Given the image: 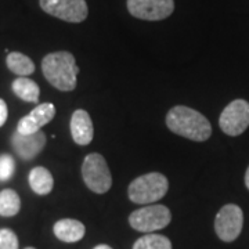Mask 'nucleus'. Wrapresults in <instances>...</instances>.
<instances>
[{"label": "nucleus", "instance_id": "18", "mask_svg": "<svg viewBox=\"0 0 249 249\" xmlns=\"http://www.w3.org/2000/svg\"><path fill=\"white\" fill-rule=\"evenodd\" d=\"M133 249H172V242L160 234H145L134 242Z\"/></svg>", "mask_w": 249, "mask_h": 249}, {"label": "nucleus", "instance_id": "3", "mask_svg": "<svg viewBox=\"0 0 249 249\" xmlns=\"http://www.w3.org/2000/svg\"><path fill=\"white\" fill-rule=\"evenodd\" d=\"M169 181L165 175L152 172L134 178L129 184L127 194L129 199L139 205H150L162 199L166 196Z\"/></svg>", "mask_w": 249, "mask_h": 249}, {"label": "nucleus", "instance_id": "2", "mask_svg": "<svg viewBox=\"0 0 249 249\" xmlns=\"http://www.w3.org/2000/svg\"><path fill=\"white\" fill-rule=\"evenodd\" d=\"M42 72L46 80L60 91H72L76 88L79 68L70 52L47 54L42 60Z\"/></svg>", "mask_w": 249, "mask_h": 249}, {"label": "nucleus", "instance_id": "1", "mask_svg": "<svg viewBox=\"0 0 249 249\" xmlns=\"http://www.w3.org/2000/svg\"><path fill=\"white\" fill-rule=\"evenodd\" d=\"M166 126L172 133L186 137L193 142H206L212 136V126L196 109L176 106L166 115Z\"/></svg>", "mask_w": 249, "mask_h": 249}, {"label": "nucleus", "instance_id": "6", "mask_svg": "<svg viewBox=\"0 0 249 249\" xmlns=\"http://www.w3.org/2000/svg\"><path fill=\"white\" fill-rule=\"evenodd\" d=\"M39 4L49 16L65 22L79 24L89 16V7L85 0H39Z\"/></svg>", "mask_w": 249, "mask_h": 249}, {"label": "nucleus", "instance_id": "21", "mask_svg": "<svg viewBox=\"0 0 249 249\" xmlns=\"http://www.w3.org/2000/svg\"><path fill=\"white\" fill-rule=\"evenodd\" d=\"M9 116V109H7V104L4 103V100L0 98V127L6 124Z\"/></svg>", "mask_w": 249, "mask_h": 249}, {"label": "nucleus", "instance_id": "11", "mask_svg": "<svg viewBox=\"0 0 249 249\" xmlns=\"http://www.w3.org/2000/svg\"><path fill=\"white\" fill-rule=\"evenodd\" d=\"M55 107L52 103H43L36 106L27 116L21 118L17 124V132L21 134H32L39 132L45 124L53 121Z\"/></svg>", "mask_w": 249, "mask_h": 249}, {"label": "nucleus", "instance_id": "14", "mask_svg": "<svg viewBox=\"0 0 249 249\" xmlns=\"http://www.w3.org/2000/svg\"><path fill=\"white\" fill-rule=\"evenodd\" d=\"M29 186L37 196H47L54 187V178L52 173L43 166H36L29 172Z\"/></svg>", "mask_w": 249, "mask_h": 249}, {"label": "nucleus", "instance_id": "15", "mask_svg": "<svg viewBox=\"0 0 249 249\" xmlns=\"http://www.w3.org/2000/svg\"><path fill=\"white\" fill-rule=\"evenodd\" d=\"M11 89L18 98H21L27 103L36 104L39 101L40 89H39L37 83L32 79H29V78H25V76L17 78L11 83Z\"/></svg>", "mask_w": 249, "mask_h": 249}, {"label": "nucleus", "instance_id": "7", "mask_svg": "<svg viewBox=\"0 0 249 249\" xmlns=\"http://www.w3.org/2000/svg\"><path fill=\"white\" fill-rule=\"evenodd\" d=\"M244 226V213L238 205H224L216 214L214 231L224 242H232L238 238Z\"/></svg>", "mask_w": 249, "mask_h": 249}, {"label": "nucleus", "instance_id": "20", "mask_svg": "<svg viewBox=\"0 0 249 249\" xmlns=\"http://www.w3.org/2000/svg\"><path fill=\"white\" fill-rule=\"evenodd\" d=\"M0 249H18V237L10 229H0Z\"/></svg>", "mask_w": 249, "mask_h": 249}, {"label": "nucleus", "instance_id": "22", "mask_svg": "<svg viewBox=\"0 0 249 249\" xmlns=\"http://www.w3.org/2000/svg\"><path fill=\"white\" fill-rule=\"evenodd\" d=\"M245 186L249 190V166L248 169H247V173H245Z\"/></svg>", "mask_w": 249, "mask_h": 249}, {"label": "nucleus", "instance_id": "4", "mask_svg": "<svg viewBox=\"0 0 249 249\" xmlns=\"http://www.w3.org/2000/svg\"><path fill=\"white\" fill-rule=\"evenodd\" d=\"M82 178L88 188L96 194H106L112 186V176L107 160L98 152H91L83 160Z\"/></svg>", "mask_w": 249, "mask_h": 249}, {"label": "nucleus", "instance_id": "23", "mask_svg": "<svg viewBox=\"0 0 249 249\" xmlns=\"http://www.w3.org/2000/svg\"><path fill=\"white\" fill-rule=\"evenodd\" d=\"M93 249H112L109 245H106V244H101V245H97V247H94Z\"/></svg>", "mask_w": 249, "mask_h": 249}, {"label": "nucleus", "instance_id": "13", "mask_svg": "<svg viewBox=\"0 0 249 249\" xmlns=\"http://www.w3.org/2000/svg\"><path fill=\"white\" fill-rule=\"evenodd\" d=\"M54 235L62 242H78L85 237V224L75 219H61L54 224Z\"/></svg>", "mask_w": 249, "mask_h": 249}, {"label": "nucleus", "instance_id": "16", "mask_svg": "<svg viewBox=\"0 0 249 249\" xmlns=\"http://www.w3.org/2000/svg\"><path fill=\"white\" fill-rule=\"evenodd\" d=\"M6 64H7V68L10 71L18 75V76H28V75H32L35 72L34 61L28 55L18 53V52L7 54Z\"/></svg>", "mask_w": 249, "mask_h": 249}, {"label": "nucleus", "instance_id": "19", "mask_svg": "<svg viewBox=\"0 0 249 249\" xmlns=\"http://www.w3.org/2000/svg\"><path fill=\"white\" fill-rule=\"evenodd\" d=\"M16 169L14 158L10 154L0 155V181H7L13 178V173Z\"/></svg>", "mask_w": 249, "mask_h": 249}, {"label": "nucleus", "instance_id": "17", "mask_svg": "<svg viewBox=\"0 0 249 249\" xmlns=\"http://www.w3.org/2000/svg\"><path fill=\"white\" fill-rule=\"evenodd\" d=\"M21 209V199L18 194L11 190L6 188L0 191V216L3 217H11L16 216Z\"/></svg>", "mask_w": 249, "mask_h": 249}, {"label": "nucleus", "instance_id": "8", "mask_svg": "<svg viewBox=\"0 0 249 249\" xmlns=\"http://www.w3.org/2000/svg\"><path fill=\"white\" fill-rule=\"evenodd\" d=\"M219 126L227 136H240L249 126V103L245 100H234L223 109L219 118Z\"/></svg>", "mask_w": 249, "mask_h": 249}, {"label": "nucleus", "instance_id": "12", "mask_svg": "<svg viewBox=\"0 0 249 249\" xmlns=\"http://www.w3.org/2000/svg\"><path fill=\"white\" fill-rule=\"evenodd\" d=\"M70 129H71L72 139L78 145H88L93 140L94 127L89 112L85 109H76L72 114Z\"/></svg>", "mask_w": 249, "mask_h": 249}, {"label": "nucleus", "instance_id": "9", "mask_svg": "<svg viewBox=\"0 0 249 249\" xmlns=\"http://www.w3.org/2000/svg\"><path fill=\"white\" fill-rule=\"evenodd\" d=\"M127 11L130 16L144 21H160L175 11L173 0H127Z\"/></svg>", "mask_w": 249, "mask_h": 249}, {"label": "nucleus", "instance_id": "24", "mask_svg": "<svg viewBox=\"0 0 249 249\" xmlns=\"http://www.w3.org/2000/svg\"><path fill=\"white\" fill-rule=\"evenodd\" d=\"M25 249H35V248H32V247H28V248H25Z\"/></svg>", "mask_w": 249, "mask_h": 249}, {"label": "nucleus", "instance_id": "10", "mask_svg": "<svg viewBox=\"0 0 249 249\" xmlns=\"http://www.w3.org/2000/svg\"><path fill=\"white\" fill-rule=\"evenodd\" d=\"M11 145L21 160H32L43 151L46 145V134L40 130L32 134H21L16 132L11 136Z\"/></svg>", "mask_w": 249, "mask_h": 249}, {"label": "nucleus", "instance_id": "5", "mask_svg": "<svg viewBox=\"0 0 249 249\" xmlns=\"http://www.w3.org/2000/svg\"><path fill=\"white\" fill-rule=\"evenodd\" d=\"M172 220V213L165 205H148L134 211L129 216V224L142 232L158 231Z\"/></svg>", "mask_w": 249, "mask_h": 249}]
</instances>
